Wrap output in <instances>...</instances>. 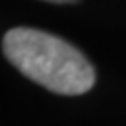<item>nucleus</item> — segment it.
I'll use <instances>...</instances> for the list:
<instances>
[{
    "instance_id": "nucleus-2",
    "label": "nucleus",
    "mask_w": 126,
    "mask_h": 126,
    "mask_svg": "<svg viewBox=\"0 0 126 126\" xmlns=\"http://www.w3.org/2000/svg\"><path fill=\"white\" fill-rule=\"evenodd\" d=\"M46 2H53V4H72L75 0H46Z\"/></svg>"
},
{
    "instance_id": "nucleus-1",
    "label": "nucleus",
    "mask_w": 126,
    "mask_h": 126,
    "mask_svg": "<svg viewBox=\"0 0 126 126\" xmlns=\"http://www.w3.org/2000/svg\"><path fill=\"white\" fill-rule=\"evenodd\" d=\"M2 53L30 81L56 94H82L94 86V68L67 40L35 28H12L2 39Z\"/></svg>"
}]
</instances>
